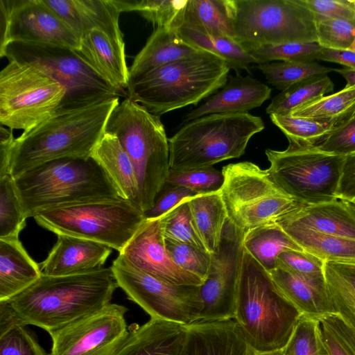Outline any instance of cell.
<instances>
[{"mask_svg":"<svg viewBox=\"0 0 355 355\" xmlns=\"http://www.w3.org/2000/svg\"><path fill=\"white\" fill-rule=\"evenodd\" d=\"M301 315L270 274L244 249L233 320L254 351L283 349Z\"/></svg>","mask_w":355,"mask_h":355,"instance_id":"cell-5","label":"cell"},{"mask_svg":"<svg viewBox=\"0 0 355 355\" xmlns=\"http://www.w3.org/2000/svg\"><path fill=\"white\" fill-rule=\"evenodd\" d=\"M279 221L299 225L325 234L355 239V213L350 203L341 199L302 205Z\"/></svg>","mask_w":355,"mask_h":355,"instance_id":"cell-25","label":"cell"},{"mask_svg":"<svg viewBox=\"0 0 355 355\" xmlns=\"http://www.w3.org/2000/svg\"><path fill=\"white\" fill-rule=\"evenodd\" d=\"M75 53L100 78L127 96L129 68L125 43L93 29L81 36Z\"/></svg>","mask_w":355,"mask_h":355,"instance_id":"cell-19","label":"cell"},{"mask_svg":"<svg viewBox=\"0 0 355 355\" xmlns=\"http://www.w3.org/2000/svg\"><path fill=\"white\" fill-rule=\"evenodd\" d=\"M200 50L184 41L177 31L157 27L129 67V83L153 70Z\"/></svg>","mask_w":355,"mask_h":355,"instance_id":"cell-26","label":"cell"},{"mask_svg":"<svg viewBox=\"0 0 355 355\" xmlns=\"http://www.w3.org/2000/svg\"><path fill=\"white\" fill-rule=\"evenodd\" d=\"M272 122L287 137L288 142L299 146H315L344 121H318L292 116L270 115Z\"/></svg>","mask_w":355,"mask_h":355,"instance_id":"cell-39","label":"cell"},{"mask_svg":"<svg viewBox=\"0 0 355 355\" xmlns=\"http://www.w3.org/2000/svg\"><path fill=\"white\" fill-rule=\"evenodd\" d=\"M0 51L10 42L76 50L80 36L43 0H0Z\"/></svg>","mask_w":355,"mask_h":355,"instance_id":"cell-15","label":"cell"},{"mask_svg":"<svg viewBox=\"0 0 355 355\" xmlns=\"http://www.w3.org/2000/svg\"><path fill=\"white\" fill-rule=\"evenodd\" d=\"M14 182L27 218L55 207L121 197L92 157L49 162L24 172Z\"/></svg>","mask_w":355,"mask_h":355,"instance_id":"cell-4","label":"cell"},{"mask_svg":"<svg viewBox=\"0 0 355 355\" xmlns=\"http://www.w3.org/2000/svg\"><path fill=\"white\" fill-rule=\"evenodd\" d=\"M277 224L304 251L323 261L355 263V239L320 233L284 221Z\"/></svg>","mask_w":355,"mask_h":355,"instance_id":"cell-30","label":"cell"},{"mask_svg":"<svg viewBox=\"0 0 355 355\" xmlns=\"http://www.w3.org/2000/svg\"><path fill=\"white\" fill-rule=\"evenodd\" d=\"M317 60L334 62L347 68L355 69V52L351 50H334L322 49Z\"/></svg>","mask_w":355,"mask_h":355,"instance_id":"cell-57","label":"cell"},{"mask_svg":"<svg viewBox=\"0 0 355 355\" xmlns=\"http://www.w3.org/2000/svg\"><path fill=\"white\" fill-rule=\"evenodd\" d=\"M15 138L12 130L0 127V177L10 174L11 150Z\"/></svg>","mask_w":355,"mask_h":355,"instance_id":"cell-55","label":"cell"},{"mask_svg":"<svg viewBox=\"0 0 355 355\" xmlns=\"http://www.w3.org/2000/svg\"><path fill=\"white\" fill-rule=\"evenodd\" d=\"M334 71L341 75L346 80V87L355 86V69L341 68L335 69Z\"/></svg>","mask_w":355,"mask_h":355,"instance_id":"cell-58","label":"cell"},{"mask_svg":"<svg viewBox=\"0 0 355 355\" xmlns=\"http://www.w3.org/2000/svg\"><path fill=\"white\" fill-rule=\"evenodd\" d=\"M264 128L261 118L249 113L213 114L184 123L168 139L170 168H208L239 158Z\"/></svg>","mask_w":355,"mask_h":355,"instance_id":"cell-7","label":"cell"},{"mask_svg":"<svg viewBox=\"0 0 355 355\" xmlns=\"http://www.w3.org/2000/svg\"><path fill=\"white\" fill-rule=\"evenodd\" d=\"M181 27L234 39L226 0H188Z\"/></svg>","mask_w":355,"mask_h":355,"instance_id":"cell-34","label":"cell"},{"mask_svg":"<svg viewBox=\"0 0 355 355\" xmlns=\"http://www.w3.org/2000/svg\"><path fill=\"white\" fill-rule=\"evenodd\" d=\"M55 14L81 37L93 29L101 30L123 41L119 28L121 12L113 0H43Z\"/></svg>","mask_w":355,"mask_h":355,"instance_id":"cell-23","label":"cell"},{"mask_svg":"<svg viewBox=\"0 0 355 355\" xmlns=\"http://www.w3.org/2000/svg\"><path fill=\"white\" fill-rule=\"evenodd\" d=\"M224 182L221 171L211 167L186 170H169L165 184L180 186L200 194L218 192Z\"/></svg>","mask_w":355,"mask_h":355,"instance_id":"cell-45","label":"cell"},{"mask_svg":"<svg viewBox=\"0 0 355 355\" xmlns=\"http://www.w3.org/2000/svg\"><path fill=\"white\" fill-rule=\"evenodd\" d=\"M187 202L193 222L207 250L210 254L216 252L228 220L219 191L197 196Z\"/></svg>","mask_w":355,"mask_h":355,"instance_id":"cell-31","label":"cell"},{"mask_svg":"<svg viewBox=\"0 0 355 355\" xmlns=\"http://www.w3.org/2000/svg\"><path fill=\"white\" fill-rule=\"evenodd\" d=\"M139 270L170 283L200 286L203 283L173 261L166 248L159 218L146 219L119 252Z\"/></svg>","mask_w":355,"mask_h":355,"instance_id":"cell-18","label":"cell"},{"mask_svg":"<svg viewBox=\"0 0 355 355\" xmlns=\"http://www.w3.org/2000/svg\"><path fill=\"white\" fill-rule=\"evenodd\" d=\"M326 350L320 320L303 315L283 349L285 355H325Z\"/></svg>","mask_w":355,"mask_h":355,"instance_id":"cell-43","label":"cell"},{"mask_svg":"<svg viewBox=\"0 0 355 355\" xmlns=\"http://www.w3.org/2000/svg\"><path fill=\"white\" fill-rule=\"evenodd\" d=\"M319 320L331 327L355 354V331L353 329L336 314H329Z\"/></svg>","mask_w":355,"mask_h":355,"instance_id":"cell-56","label":"cell"},{"mask_svg":"<svg viewBox=\"0 0 355 355\" xmlns=\"http://www.w3.org/2000/svg\"><path fill=\"white\" fill-rule=\"evenodd\" d=\"M265 153L273 180L300 204L315 205L338 199L345 156L325 153L315 146L291 142L284 150L268 148Z\"/></svg>","mask_w":355,"mask_h":355,"instance_id":"cell-12","label":"cell"},{"mask_svg":"<svg viewBox=\"0 0 355 355\" xmlns=\"http://www.w3.org/2000/svg\"><path fill=\"white\" fill-rule=\"evenodd\" d=\"M130 334L114 355H182L186 325L151 318L129 327Z\"/></svg>","mask_w":355,"mask_h":355,"instance_id":"cell-24","label":"cell"},{"mask_svg":"<svg viewBox=\"0 0 355 355\" xmlns=\"http://www.w3.org/2000/svg\"><path fill=\"white\" fill-rule=\"evenodd\" d=\"M26 327L18 323L0 334V355H49Z\"/></svg>","mask_w":355,"mask_h":355,"instance_id":"cell-49","label":"cell"},{"mask_svg":"<svg viewBox=\"0 0 355 355\" xmlns=\"http://www.w3.org/2000/svg\"><path fill=\"white\" fill-rule=\"evenodd\" d=\"M257 67L269 84L282 91L308 78L327 74L335 69L316 62L277 61L259 64Z\"/></svg>","mask_w":355,"mask_h":355,"instance_id":"cell-40","label":"cell"},{"mask_svg":"<svg viewBox=\"0 0 355 355\" xmlns=\"http://www.w3.org/2000/svg\"><path fill=\"white\" fill-rule=\"evenodd\" d=\"M325 347H326V346H325ZM326 349H327V348H326ZM325 355H329V352H328L327 349L326 350Z\"/></svg>","mask_w":355,"mask_h":355,"instance_id":"cell-63","label":"cell"},{"mask_svg":"<svg viewBox=\"0 0 355 355\" xmlns=\"http://www.w3.org/2000/svg\"><path fill=\"white\" fill-rule=\"evenodd\" d=\"M165 244L169 255L178 267L205 282L211 266V254L185 243L165 240Z\"/></svg>","mask_w":355,"mask_h":355,"instance_id":"cell-46","label":"cell"},{"mask_svg":"<svg viewBox=\"0 0 355 355\" xmlns=\"http://www.w3.org/2000/svg\"><path fill=\"white\" fill-rule=\"evenodd\" d=\"M112 252L109 246L92 240L59 234L57 242L41 263L42 274L64 276L103 267Z\"/></svg>","mask_w":355,"mask_h":355,"instance_id":"cell-20","label":"cell"},{"mask_svg":"<svg viewBox=\"0 0 355 355\" xmlns=\"http://www.w3.org/2000/svg\"><path fill=\"white\" fill-rule=\"evenodd\" d=\"M65 87L40 69L8 61L0 72V123L27 132L59 110Z\"/></svg>","mask_w":355,"mask_h":355,"instance_id":"cell-13","label":"cell"},{"mask_svg":"<svg viewBox=\"0 0 355 355\" xmlns=\"http://www.w3.org/2000/svg\"><path fill=\"white\" fill-rule=\"evenodd\" d=\"M34 219L57 235L92 240L121 252L146 218L141 209L119 197L53 208L39 213Z\"/></svg>","mask_w":355,"mask_h":355,"instance_id":"cell-9","label":"cell"},{"mask_svg":"<svg viewBox=\"0 0 355 355\" xmlns=\"http://www.w3.org/2000/svg\"><path fill=\"white\" fill-rule=\"evenodd\" d=\"M349 203H350V205H351V207H352V209H353L354 212L355 213V205H354V204H352V203H351V202H349Z\"/></svg>","mask_w":355,"mask_h":355,"instance_id":"cell-61","label":"cell"},{"mask_svg":"<svg viewBox=\"0 0 355 355\" xmlns=\"http://www.w3.org/2000/svg\"><path fill=\"white\" fill-rule=\"evenodd\" d=\"M268 273L278 290L302 315L320 319L336 314L325 281H309L279 268Z\"/></svg>","mask_w":355,"mask_h":355,"instance_id":"cell-29","label":"cell"},{"mask_svg":"<svg viewBox=\"0 0 355 355\" xmlns=\"http://www.w3.org/2000/svg\"><path fill=\"white\" fill-rule=\"evenodd\" d=\"M26 219L13 177H0V239L19 238Z\"/></svg>","mask_w":355,"mask_h":355,"instance_id":"cell-41","label":"cell"},{"mask_svg":"<svg viewBox=\"0 0 355 355\" xmlns=\"http://www.w3.org/2000/svg\"><path fill=\"white\" fill-rule=\"evenodd\" d=\"M128 309L110 303L101 309L49 333V355H114L127 340Z\"/></svg>","mask_w":355,"mask_h":355,"instance_id":"cell-16","label":"cell"},{"mask_svg":"<svg viewBox=\"0 0 355 355\" xmlns=\"http://www.w3.org/2000/svg\"><path fill=\"white\" fill-rule=\"evenodd\" d=\"M351 202V203H352V204L355 205V198H354L353 200H352L351 202Z\"/></svg>","mask_w":355,"mask_h":355,"instance_id":"cell-62","label":"cell"},{"mask_svg":"<svg viewBox=\"0 0 355 355\" xmlns=\"http://www.w3.org/2000/svg\"><path fill=\"white\" fill-rule=\"evenodd\" d=\"M0 57L31 64L62 84L67 93L57 112L127 97L100 78L70 49L10 42L0 51Z\"/></svg>","mask_w":355,"mask_h":355,"instance_id":"cell-11","label":"cell"},{"mask_svg":"<svg viewBox=\"0 0 355 355\" xmlns=\"http://www.w3.org/2000/svg\"><path fill=\"white\" fill-rule=\"evenodd\" d=\"M91 157L106 173L120 196L141 210L135 171L118 139L114 135L105 132L93 150Z\"/></svg>","mask_w":355,"mask_h":355,"instance_id":"cell-28","label":"cell"},{"mask_svg":"<svg viewBox=\"0 0 355 355\" xmlns=\"http://www.w3.org/2000/svg\"><path fill=\"white\" fill-rule=\"evenodd\" d=\"M271 89L250 76H236L209 98L189 111L184 122L213 114L248 113L268 100Z\"/></svg>","mask_w":355,"mask_h":355,"instance_id":"cell-22","label":"cell"},{"mask_svg":"<svg viewBox=\"0 0 355 355\" xmlns=\"http://www.w3.org/2000/svg\"><path fill=\"white\" fill-rule=\"evenodd\" d=\"M182 355H254L234 320L186 325Z\"/></svg>","mask_w":355,"mask_h":355,"instance_id":"cell-21","label":"cell"},{"mask_svg":"<svg viewBox=\"0 0 355 355\" xmlns=\"http://www.w3.org/2000/svg\"><path fill=\"white\" fill-rule=\"evenodd\" d=\"M177 33L189 44L223 59L230 69L249 70L251 64L257 63L255 59L234 38L184 27L179 28Z\"/></svg>","mask_w":355,"mask_h":355,"instance_id":"cell-35","label":"cell"},{"mask_svg":"<svg viewBox=\"0 0 355 355\" xmlns=\"http://www.w3.org/2000/svg\"><path fill=\"white\" fill-rule=\"evenodd\" d=\"M334 84L327 74L308 78L292 85L276 95L267 107L269 115L289 114L295 108L332 92Z\"/></svg>","mask_w":355,"mask_h":355,"instance_id":"cell-36","label":"cell"},{"mask_svg":"<svg viewBox=\"0 0 355 355\" xmlns=\"http://www.w3.org/2000/svg\"><path fill=\"white\" fill-rule=\"evenodd\" d=\"M187 200L159 218L163 236L166 241L191 245L208 252L196 229Z\"/></svg>","mask_w":355,"mask_h":355,"instance_id":"cell-42","label":"cell"},{"mask_svg":"<svg viewBox=\"0 0 355 355\" xmlns=\"http://www.w3.org/2000/svg\"><path fill=\"white\" fill-rule=\"evenodd\" d=\"M244 249L268 272L277 266L279 255L287 250H304L277 223L244 233Z\"/></svg>","mask_w":355,"mask_h":355,"instance_id":"cell-32","label":"cell"},{"mask_svg":"<svg viewBox=\"0 0 355 355\" xmlns=\"http://www.w3.org/2000/svg\"><path fill=\"white\" fill-rule=\"evenodd\" d=\"M119 103L113 98L76 110L56 112L15 138L10 170L13 178L37 166L65 158L88 159Z\"/></svg>","mask_w":355,"mask_h":355,"instance_id":"cell-2","label":"cell"},{"mask_svg":"<svg viewBox=\"0 0 355 355\" xmlns=\"http://www.w3.org/2000/svg\"><path fill=\"white\" fill-rule=\"evenodd\" d=\"M355 114V86L345 87L293 109L289 115L318 121H345Z\"/></svg>","mask_w":355,"mask_h":355,"instance_id":"cell-37","label":"cell"},{"mask_svg":"<svg viewBox=\"0 0 355 355\" xmlns=\"http://www.w3.org/2000/svg\"><path fill=\"white\" fill-rule=\"evenodd\" d=\"M324 263L318 257L304 250H287L279 255L276 268L309 281L324 282Z\"/></svg>","mask_w":355,"mask_h":355,"instance_id":"cell-48","label":"cell"},{"mask_svg":"<svg viewBox=\"0 0 355 355\" xmlns=\"http://www.w3.org/2000/svg\"><path fill=\"white\" fill-rule=\"evenodd\" d=\"M315 146L325 153L340 156L355 153V114L337 125Z\"/></svg>","mask_w":355,"mask_h":355,"instance_id":"cell-50","label":"cell"},{"mask_svg":"<svg viewBox=\"0 0 355 355\" xmlns=\"http://www.w3.org/2000/svg\"><path fill=\"white\" fill-rule=\"evenodd\" d=\"M202 195L188 188L164 184L152 207L144 212L146 219L162 217L184 200Z\"/></svg>","mask_w":355,"mask_h":355,"instance_id":"cell-52","label":"cell"},{"mask_svg":"<svg viewBox=\"0 0 355 355\" xmlns=\"http://www.w3.org/2000/svg\"><path fill=\"white\" fill-rule=\"evenodd\" d=\"M323 340L329 355H355L344 340L325 322L320 320Z\"/></svg>","mask_w":355,"mask_h":355,"instance_id":"cell-54","label":"cell"},{"mask_svg":"<svg viewBox=\"0 0 355 355\" xmlns=\"http://www.w3.org/2000/svg\"><path fill=\"white\" fill-rule=\"evenodd\" d=\"M244 233L227 220L222 242L211 254L208 277L200 286V321L234 319L243 265Z\"/></svg>","mask_w":355,"mask_h":355,"instance_id":"cell-17","label":"cell"},{"mask_svg":"<svg viewBox=\"0 0 355 355\" xmlns=\"http://www.w3.org/2000/svg\"><path fill=\"white\" fill-rule=\"evenodd\" d=\"M222 172L224 182L219 193L227 220L243 233L277 223L302 205L278 186L268 169L251 162L228 164Z\"/></svg>","mask_w":355,"mask_h":355,"instance_id":"cell-8","label":"cell"},{"mask_svg":"<svg viewBox=\"0 0 355 355\" xmlns=\"http://www.w3.org/2000/svg\"><path fill=\"white\" fill-rule=\"evenodd\" d=\"M323 271L336 314L355 331V263L324 261Z\"/></svg>","mask_w":355,"mask_h":355,"instance_id":"cell-33","label":"cell"},{"mask_svg":"<svg viewBox=\"0 0 355 355\" xmlns=\"http://www.w3.org/2000/svg\"><path fill=\"white\" fill-rule=\"evenodd\" d=\"M117 287L111 267L64 276L42 274L6 302L21 324L49 334L110 304Z\"/></svg>","mask_w":355,"mask_h":355,"instance_id":"cell-1","label":"cell"},{"mask_svg":"<svg viewBox=\"0 0 355 355\" xmlns=\"http://www.w3.org/2000/svg\"><path fill=\"white\" fill-rule=\"evenodd\" d=\"M313 15L315 22L325 19L355 21L354 0H300Z\"/></svg>","mask_w":355,"mask_h":355,"instance_id":"cell-51","label":"cell"},{"mask_svg":"<svg viewBox=\"0 0 355 355\" xmlns=\"http://www.w3.org/2000/svg\"><path fill=\"white\" fill-rule=\"evenodd\" d=\"M234 40L248 53L263 45L317 42L313 13L300 0H226Z\"/></svg>","mask_w":355,"mask_h":355,"instance_id":"cell-10","label":"cell"},{"mask_svg":"<svg viewBox=\"0 0 355 355\" xmlns=\"http://www.w3.org/2000/svg\"><path fill=\"white\" fill-rule=\"evenodd\" d=\"M105 132L118 139L132 162L144 214L153 205L170 170L168 139L160 117L126 97L112 112Z\"/></svg>","mask_w":355,"mask_h":355,"instance_id":"cell-6","label":"cell"},{"mask_svg":"<svg viewBox=\"0 0 355 355\" xmlns=\"http://www.w3.org/2000/svg\"><path fill=\"white\" fill-rule=\"evenodd\" d=\"M355 1V0H354ZM349 50H351L352 51H354L355 52V38H354V40L352 43V44L351 45V46L349 47Z\"/></svg>","mask_w":355,"mask_h":355,"instance_id":"cell-60","label":"cell"},{"mask_svg":"<svg viewBox=\"0 0 355 355\" xmlns=\"http://www.w3.org/2000/svg\"><path fill=\"white\" fill-rule=\"evenodd\" d=\"M40 266L19 238L0 239V302L8 301L37 282Z\"/></svg>","mask_w":355,"mask_h":355,"instance_id":"cell-27","label":"cell"},{"mask_svg":"<svg viewBox=\"0 0 355 355\" xmlns=\"http://www.w3.org/2000/svg\"><path fill=\"white\" fill-rule=\"evenodd\" d=\"M230 68L220 58L200 50L160 67L129 83L127 97L161 115L198 105L227 82Z\"/></svg>","mask_w":355,"mask_h":355,"instance_id":"cell-3","label":"cell"},{"mask_svg":"<svg viewBox=\"0 0 355 355\" xmlns=\"http://www.w3.org/2000/svg\"><path fill=\"white\" fill-rule=\"evenodd\" d=\"M254 355H285V354L283 352V349H282V350H277V351L268 352L255 353Z\"/></svg>","mask_w":355,"mask_h":355,"instance_id":"cell-59","label":"cell"},{"mask_svg":"<svg viewBox=\"0 0 355 355\" xmlns=\"http://www.w3.org/2000/svg\"><path fill=\"white\" fill-rule=\"evenodd\" d=\"M322 49L317 42H289L263 45L249 53L258 64L271 61L315 62Z\"/></svg>","mask_w":355,"mask_h":355,"instance_id":"cell-44","label":"cell"},{"mask_svg":"<svg viewBox=\"0 0 355 355\" xmlns=\"http://www.w3.org/2000/svg\"><path fill=\"white\" fill-rule=\"evenodd\" d=\"M317 43L324 49L347 50L355 38V21L325 19L315 22Z\"/></svg>","mask_w":355,"mask_h":355,"instance_id":"cell-47","label":"cell"},{"mask_svg":"<svg viewBox=\"0 0 355 355\" xmlns=\"http://www.w3.org/2000/svg\"><path fill=\"white\" fill-rule=\"evenodd\" d=\"M111 268L118 287L151 318L183 325L200 321L203 304L200 286L179 285L157 278L119 254Z\"/></svg>","mask_w":355,"mask_h":355,"instance_id":"cell-14","label":"cell"},{"mask_svg":"<svg viewBox=\"0 0 355 355\" xmlns=\"http://www.w3.org/2000/svg\"><path fill=\"white\" fill-rule=\"evenodd\" d=\"M188 0H113L121 12L135 11L157 27L177 31Z\"/></svg>","mask_w":355,"mask_h":355,"instance_id":"cell-38","label":"cell"},{"mask_svg":"<svg viewBox=\"0 0 355 355\" xmlns=\"http://www.w3.org/2000/svg\"><path fill=\"white\" fill-rule=\"evenodd\" d=\"M338 196L347 202L355 198V153L345 157Z\"/></svg>","mask_w":355,"mask_h":355,"instance_id":"cell-53","label":"cell"}]
</instances>
